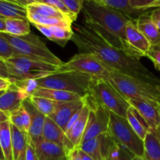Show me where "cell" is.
Masks as SVG:
<instances>
[{
	"instance_id": "f546056e",
	"label": "cell",
	"mask_w": 160,
	"mask_h": 160,
	"mask_svg": "<svg viewBox=\"0 0 160 160\" xmlns=\"http://www.w3.org/2000/svg\"><path fill=\"white\" fill-rule=\"evenodd\" d=\"M6 31L5 32L12 35L22 36L31 33L30 22L28 19H5Z\"/></svg>"
},
{
	"instance_id": "db71d44e",
	"label": "cell",
	"mask_w": 160,
	"mask_h": 160,
	"mask_svg": "<svg viewBox=\"0 0 160 160\" xmlns=\"http://www.w3.org/2000/svg\"><path fill=\"white\" fill-rule=\"evenodd\" d=\"M159 45H160V44H159Z\"/></svg>"
},
{
	"instance_id": "6da1fadb",
	"label": "cell",
	"mask_w": 160,
	"mask_h": 160,
	"mask_svg": "<svg viewBox=\"0 0 160 160\" xmlns=\"http://www.w3.org/2000/svg\"><path fill=\"white\" fill-rule=\"evenodd\" d=\"M71 40L80 52L96 56L109 70L160 88V80L141 62L140 58L112 46L97 31L86 24L74 23Z\"/></svg>"
},
{
	"instance_id": "d6a6232c",
	"label": "cell",
	"mask_w": 160,
	"mask_h": 160,
	"mask_svg": "<svg viewBox=\"0 0 160 160\" xmlns=\"http://www.w3.org/2000/svg\"><path fill=\"white\" fill-rule=\"evenodd\" d=\"M31 102L34 107L45 117H49L55 112L58 105L61 102H56L42 97L31 96L30 98Z\"/></svg>"
},
{
	"instance_id": "277c9868",
	"label": "cell",
	"mask_w": 160,
	"mask_h": 160,
	"mask_svg": "<svg viewBox=\"0 0 160 160\" xmlns=\"http://www.w3.org/2000/svg\"><path fill=\"white\" fill-rule=\"evenodd\" d=\"M95 78L78 71H59L40 79L34 80L37 87L72 92L84 98L89 95Z\"/></svg>"
},
{
	"instance_id": "5bb4252c",
	"label": "cell",
	"mask_w": 160,
	"mask_h": 160,
	"mask_svg": "<svg viewBox=\"0 0 160 160\" xmlns=\"http://www.w3.org/2000/svg\"><path fill=\"white\" fill-rule=\"evenodd\" d=\"M112 138L109 131L83 142L79 148L95 160H106Z\"/></svg>"
},
{
	"instance_id": "ac0fdd59",
	"label": "cell",
	"mask_w": 160,
	"mask_h": 160,
	"mask_svg": "<svg viewBox=\"0 0 160 160\" xmlns=\"http://www.w3.org/2000/svg\"><path fill=\"white\" fill-rule=\"evenodd\" d=\"M28 95L12 83L10 87L0 95V110L10 115L22 106Z\"/></svg>"
},
{
	"instance_id": "4316f807",
	"label": "cell",
	"mask_w": 160,
	"mask_h": 160,
	"mask_svg": "<svg viewBox=\"0 0 160 160\" xmlns=\"http://www.w3.org/2000/svg\"><path fill=\"white\" fill-rule=\"evenodd\" d=\"M92 1L99 3V4L106 6V7L111 8V9L123 12L132 19H138V17L142 15L143 12H147V11L144 12V11L133 9L130 6L129 0H92Z\"/></svg>"
},
{
	"instance_id": "9c48e42d",
	"label": "cell",
	"mask_w": 160,
	"mask_h": 160,
	"mask_svg": "<svg viewBox=\"0 0 160 160\" xmlns=\"http://www.w3.org/2000/svg\"><path fill=\"white\" fill-rule=\"evenodd\" d=\"M78 71L88 74L95 79L108 80L109 70L94 55L80 52L59 67V71Z\"/></svg>"
},
{
	"instance_id": "44dd1931",
	"label": "cell",
	"mask_w": 160,
	"mask_h": 160,
	"mask_svg": "<svg viewBox=\"0 0 160 160\" xmlns=\"http://www.w3.org/2000/svg\"><path fill=\"white\" fill-rule=\"evenodd\" d=\"M11 133L13 160H25L27 147L30 141L28 134L23 133L12 123Z\"/></svg>"
},
{
	"instance_id": "1f68e13d",
	"label": "cell",
	"mask_w": 160,
	"mask_h": 160,
	"mask_svg": "<svg viewBox=\"0 0 160 160\" xmlns=\"http://www.w3.org/2000/svg\"><path fill=\"white\" fill-rule=\"evenodd\" d=\"M9 121L23 133L28 134L31 126V117L23 105L9 115Z\"/></svg>"
},
{
	"instance_id": "603a6c76",
	"label": "cell",
	"mask_w": 160,
	"mask_h": 160,
	"mask_svg": "<svg viewBox=\"0 0 160 160\" xmlns=\"http://www.w3.org/2000/svg\"><path fill=\"white\" fill-rule=\"evenodd\" d=\"M32 96L42 97L48 98L56 102H72L81 99V96L72 92H65L57 89L45 88L37 87L32 94Z\"/></svg>"
},
{
	"instance_id": "ba28073f",
	"label": "cell",
	"mask_w": 160,
	"mask_h": 160,
	"mask_svg": "<svg viewBox=\"0 0 160 160\" xmlns=\"http://www.w3.org/2000/svg\"><path fill=\"white\" fill-rule=\"evenodd\" d=\"M109 133L116 143L134 156H143L144 141L134 132L127 118L110 112Z\"/></svg>"
},
{
	"instance_id": "60d3db41",
	"label": "cell",
	"mask_w": 160,
	"mask_h": 160,
	"mask_svg": "<svg viewBox=\"0 0 160 160\" xmlns=\"http://www.w3.org/2000/svg\"><path fill=\"white\" fill-rule=\"evenodd\" d=\"M151 17L152 21L160 31V7L154 9L151 12Z\"/></svg>"
},
{
	"instance_id": "7c38bea8",
	"label": "cell",
	"mask_w": 160,
	"mask_h": 160,
	"mask_svg": "<svg viewBox=\"0 0 160 160\" xmlns=\"http://www.w3.org/2000/svg\"><path fill=\"white\" fill-rule=\"evenodd\" d=\"M131 106L135 108L151 128L156 131L160 128V103L156 100L128 99Z\"/></svg>"
},
{
	"instance_id": "7402d4cb",
	"label": "cell",
	"mask_w": 160,
	"mask_h": 160,
	"mask_svg": "<svg viewBox=\"0 0 160 160\" xmlns=\"http://www.w3.org/2000/svg\"><path fill=\"white\" fill-rule=\"evenodd\" d=\"M42 138L48 142L58 144L66 148L65 132L49 117H46L45 118L42 130Z\"/></svg>"
},
{
	"instance_id": "7bdbcfd3",
	"label": "cell",
	"mask_w": 160,
	"mask_h": 160,
	"mask_svg": "<svg viewBox=\"0 0 160 160\" xmlns=\"http://www.w3.org/2000/svg\"><path fill=\"white\" fill-rule=\"evenodd\" d=\"M70 160H81L79 153V148H76L71 151L70 154Z\"/></svg>"
},
{
	"instance_id": "3957f363",
	"label": "cell",
	"mask_w": 160,
	"mask_h": 160,
	"mask_svg": "<svg viewBox=\"0 0 160 160\" xmlns=\"http://www.w3.org/2000/svg\"><path fill=\"white\" fill-rule=\"evenodd\" d=\"M0 36L9 43L13 55L24 56L60 67L63 64L59 58L53 54L45 43L34 34L17 36L0 31Z\"/></svg>"
},
{
	"instance_id": "7dc6e473",
	"label": "cell",
	"mask_w": 160,
	"mask_h": 160,
	"mask_svg": "<svg viewBox=\"0 0 160 160\" xmlns=\"http://www.w3.org/2000/svg\"><path fill=\"white\" fill-rule=\"evenodd\" d=\"M6 31V24H5V19H0V31Z\"/></svg>"
},
{
	"instance_id": "f907efd6",
	"label": "cell",
	"mask_w": 160,
	"mask_h": 160,
	"mask_svg": "<svg viewBox=\"0 0 160 160\" xmlns=\"http://www.w3.org/2000/svg\"><path fill=\"white\" fill-rule=\"evenodd\" d=\"M6 1H9V2H11L16 3V4H19V5H20V0H6Z\"/></svg>"
},
{
	"instance_id": "8d00e7d4",
	"label": "cell",
	"mask_w": 160,
	"mask_h": 160,
	"mask_svg": "<svg viewBox=\"0 0 160 160\" xmlns=\"http://www.w3.org/2000/svg\"><path fill=\"white\" fill-rule=\"evenodd\" d=\"M61 1L68 8L75 18H77L79 12L82 10L84 0H61Z\"/></svg>"
},
{
	"instance_id": "cb8c5ba5",
	"label": "cell",
	"mask_w": 160,
	"mask_h": 160,
	"mask_svg": "<svg viewBox=\"0 0 160 160\" xmlns=\"http://www.w3.org/2000/svg\"><path fill=\"white\" fill-rule=\"evenodd\" d=\"M145 160H160V131L159 129L148 133L144 140Z\"/></svg>"
},
{
	"instance_id": "f5cc1de1",
	"label": "cell",
	"mask_w": 160,
	"mask_h": 160,
	"mask_svg": "<svg viewBox=\"0 0 160 160\" xmlns=\"http://www.w3.org/2000/svg\"><path fill=\"white\" fill-rule=\"evenodd\" d=\"M159 103H160V92H159ZM159 131H160V128H159Z\"/></svg>"
},
{
	"instance_id": "52a82bcc",
	"label": "cell",
	"mask_w": 160,
	"mask_h": 160,
	"mask_svg": "<svg viewBox=\"0 0 160 160\" xmlns=\"http://www.w3.org/2000/svg\"><path fill=\"white\" fill-rule=\"evenodd\" d=\"M89 95L109 112L127 118V111L131 105L109 80H94L91 85Z\"/></svg>"
},
{
	"instance_id": "4dcf8cb0",
	"label": "cell",
	"mask_w": 160,
	"mask_h": 160,
	"mask_svg": "<svg viewBox=\"0 0 160 160\" xmlns=\"http://www.w3.org/2000/svg\"><path fill=\"white\" fill-rule=\"evenodd\" d=\"M26 8L27 10L32 11V12L40 14V15L44 16V17H54V18L62 19V20H70V21H72L69 17H67V16L64 15L63 13H62V12L59 10H58L57 9L49 6V5L45 4V3L34 2L28 5V6H26Z\"/></svg>"
},
{
	"instance_id": "2e32d148",
	"label": "cell",
	"mask_w": 160,
	"mask_h": 160,
	"mask_svg": "<svg viewBox=\"0 0 160 160\" xmlns=\"http://www.w3.org/2000/svg\"><path fill=\"white\" fill-rule=\"evenodd\" d=\"M32 146L39 160H70V153L58 144L42 138Z\"/></svg>"
},
{
	"instance_id": "ab89813d",
	"label": "cell",
	"mask_w": 160,
	"mask_h": 160,
	"mask_svg": "<svg viewBox=\"0 0 160 160\" xmlns=\"http://www.w3.org/2000/svg\"><path fill=\"white\" fill-rule=\"evenodd\" d=\"M0 77L6 79H10V76L8 72L7 66H6V60L0 57Z\"/></svg>"
},
{
	"instance_id": "c3c4849f",
	"label": "cell",
	"mask_w": 160,
	"mask_h": 160,
	"mask_svg": "<svg viewBox=\"0 0 160 160\" xmlns=\"http://www.w3.org/2000/svg\"><path fill=\"white\" fill-rule=\"evenodd\" d=\"M0 160H5L4 155H3L2 150V148H1V145H0Z\"/></svg>"
},
{
	"instance_id": "d6986e66",
	"label": "cell",
	"mask_w": 160,
	"mask_h": 160,
	"mask_svg": "<svg viewBox=\"0 0 160 160\" xmlns=\"http://www.w3.org/2000/svg\"><path fill=\"white\" fill-rule=\"evenodd\" d=\"M136 23L139 31L143 34L151 45L160 44V31L152 21L151 12H145L136 19Z\"/></svg>"
},
{
	"instance_id": "8992f818",
	"label": "cell",
	"mask_w": 160,
	"mask_h": 160,
	"mask_svg": "<svg viewBox=\"0 0 160 160\" xmlns=\"http://www.w3.org/2000/svg\"><path fill=\"white\" fill-rule=\"evenodd\" d=\"M108 80L126 100L159 101L160 88L111 70H109V78Z\"/></svg>"
},
{
	"instance_id": "e0dca14e",
	"label": "cell",
	"mask_w": 160,
	"mask_h": 160,
	"mask_svg": "<svg viewBox=\"0 0 160 160\" xmlns=\"http://www.w3.org/2000/svg\"><path fill=\"white\" fill-rule=\"evenodd\" d=\"M22 105L27 109L31 117V126L28 131V136L30 138V143L33 145L42 138V130L46 117L34 107L30 98L25 99Z\"/></svg>"
},
{
	"instance_id": "681fc988",
	"label": "cell",
	"mask_w": 160,
	"mask_h": 160,
	"mask_svg": "<svg viewBox=\"0 0 160 160\" xmlns=\"http://www.w3.org/2000/svg\"><path fill=\"white\" fill-rule=\"evenodd\" d=\"M132 160H145L144 158L142 156H134V157L132 158Z\"/></svg>"
},
{
	"instance_id": "4fadbf2b",
	"label": "cell",
	"mask_w": 160,
	"mask_h": 160,
	"mask_svg": "<svg viewBox=\"0 0 160 160\" xmlns=\"http://www.w3.org/2000/svg\"><path fill=\"white\" fill-rule=\"evenodd\" d=\"M125 33L127 42L131 52L139 58L145 57L152 45L138 28L136 19H131L128 22Z\"/></svg>"
},
{
	"instance_id": "e575fe53",
	"label": "cell",
	"mask_w": 160,
	"mask_h": 160,
	"mask_svg": "<svg viewBox=\"0 0 160 160\" xmlns=\"http://www.w3.org/2000/svg\"><path fill=\"white\" fill-rule=\"evenodd\" d=\"M41 2L57 9L62 13L67 16V17H69L73 22L76 20L77 18H75L74 16L72 14V12L69 10L68 8L64 5V3L61 0H41Z\"/></svg>"
},
{
	"instance_id": "30bf717a",
	"label": "cell",
	"mask_w": 160,
	"mask_h": 160,
	"mask_svg": "<svg viewBox=\"0 0 160 160\" xmlns=\"http://www.w3.org/2000/svg\"><path fill=\"white\" fill-rule=\"evenodd\" d=\"M84 98L90 109V112L81 144L108 132L110 121V112L106 108L98 104L89 95Z\"/></svg>"
},
{
	"instance_id": "74e56055",
	"label": "cell",
	"mask_w": 160,
	"mask_h": 160,
	"mask_svg": "<svg viewBox=\"0 0 160 160\" xmlns=\"http://www.w3.org/2000/svg\"><path fill=\"white\" fill-rule=\"evenodd\" d=\"M14 52L12 47L9 45L5 39L0 36V57L6 60L13 56Z\"/></svg>"
},
{
	"instance_id": "836d02e7",
	"label": "cell",
	"mask_w": 160,
	"mask_h": 160,
	"mask_svg": "<svg viewBox=\"0 0 160 160\" xmlns=\"http://www.w3.org/2000/svg\"><path fill=\"white\" fill-rule=\"evenodd\" d=\"M134 156L128 150L112 141L108 150L106 160H132Z\"/></svg>"
},
{
	"instance_id": "816d5d0a",
	"label": "cell",
	"mask_w": 160,
	"mask_h": 160,
	"mask_svg": "<svg viewBox=\"0 0 160 160\" xmlns=\"http://www.w3.org/2000/svg\"><path fill=\"white\" fill-rule=\"evenodd\" d=\"M0 19H6V18H5L4 17H2V16L0 15Z\"/></svg>"
},
{
	"instance_id": "d590c367",
	"label": "cell",
	"mask_w": 160,
	"mask_h": 160,
	"mask_svg": "<svg viewBox=\"0 0 160 160\" xmlns=\"http://www.w3.org/2000/svg\"><path fill=\"white\" fill-rule=\"evenodd\" d=\"M145 57L148 58L153 62L156 70L160 72V45L151 46Z\"/></svg>"
},
{
	"instance_id": "5b68a950",
	"label": "cell",
	"mask_w": 160,
	"mask_h": 160,
	"mask_svg": "<svg viewBox=\"0 0 160 160\" xmlns=\"http://www.w3.org/2000/svg\"><path fill=\"white\" fill-rule=\"evenodd\" d=\"M11 81L36 80L59 71V67L13 55L6 60Z\"/></svg>"
},
{
	"instance_id": "83f0119b",
	"label": "cell",
	"mask_w": 160,
	"mask_h": 160,
	"mask_svg": "<svg viewBox=\"0 0 160 160\" xmlns=\"http://www.w3.org/2000/svg\"><path fill=\"white\" fill-rule=\"evenodd\" d=\"M0 145L5 160H13L11 122L9 120L0 123Z\"/></svg>"
},
{
	"instance_id": "9a60e30c",
	"label": "cell",
	"mask_w": 160,
	"mask_h": 160,
	"mask_svg": "<svg viewBox=\"0 0 160 160\" xmlns=\"http://www.w3.org/2000/svg\"><path fill=\"white\" fill-rule=\"evenodd\" d=\"M84 106V98L72 102H61L58 105L55 112L49 116L52 120H54L66 132L67 126L70 119L81 110Z\"/></svg>"
},
{
	"instance_id": "484cf974",
	"label": "cell",
	"mask_w": 160,
	"mask_h": 160,
	"mask_svg": "<svg viewBox=\"0 0 160 160\" xmlns=\"http://www.w3.org/2000/svg\"><path fill=\"white\" fill-rule=\"evenodd\" d=\"M28 11V20L32 24H38L47 27H59V28L71 29L73 22L69 20L54 18V17H44L38 13Z\"/></svg>"
},
{
	"instance_id": "ffe728a7",
	"label": "cell",
	"mask_w": 160,
	"mask_h": 160,
	"mask_svg": "<svg viewBox=\"0 0 160 160\" xmlns=\"http://www.w3.org/2000/svg\"><path fill=\"white\" fill-rule=\"evenodd\" d=\"M43 35L49 40L56 42L61 47H65L67 42L73 37V29L59 28V27H47L38 24H33Z\"/></svg>"
},
{
	"instance_id": "d4e9b609",
	"label": "cell",
	"mask_w": 160,
	"mask_h": 160,
	"mask_svg": "<svg viewBox=\"0 0 160 160\" xmlns=\"http://www.w3.org/2000/svg\"><path fill=\"white\" fill-rule=\"evenodd\" d=\"M127 120L134 132L143 141L145 140L148 133L152 131L151 128L148 126L145 119L142 117L138 111L132 106H130L127 111Z\"/></svg>"
},
{
	"instance_id": "f6af8a7d",
	"label": "cell",
	"mask_w": 160,
	"mask_h": 160,
	"mask_svg": "<svg viewBox=\"0 0 160 160\" xmlns=\"http://www.w3.org/2000/svg\"><path fill=\"white\" fill-rule=\"evenodd\" d=\"M20 5L23 6H28V5L31 4V3H34V2H42L41 0H20Z\"/></svg>"
},
{
	"instance_id": "7a4b0ae2",
	"label": "cell",
	"mask_w": 160,
	"mask_h": 160,
	"mask_svg": "<svg viewBox=\"0 0 160 160\" xmlns=\"http://www.w3.org/2000/svg\"><path fill=\"white\" fill-rule=\"evenodd\" d=\"M82 11L84 24L97 31L112 46L136 56L128 47L125 33L127 23L131 17L92 0H84Z\"/></svg>"
},
{
	"instance_id": "b9f144b4",
	"label": "cell",
	"mask_w": 160,
	"mask_h": 160,
	"mask_svg": "<svg viewBox=\"0 0 160 160\" xmlns=\"http://www.w3.org/2000/svg\"><path fill=\"white\" fill-rule=\"evenodd\" d=\"M12 84L11 79H6L0 77V92L7 90Z\"/></svg>"
},
{
	"instance_id": "f1b7e54d",
	"label": "cell",
	"mask_w": 160,
	"mask_h": 160,
	"mask_svg": "<svg viewBox=\"0 0 160 160\" xmlns=\"http://www.w3.org/2000/svg\"><path fill=\"white\" fill-rule=\"evenodd\" d=\"M0 15L6 19H28V11L27 8L21 5L0 0Z\"/></svg>"
},
{
	"instance_id": "f35d334b",
	"label": "cell",
	"mask_w": 160,
	"mask_h": 160,
	"mask_svg": "<svg viewBox=\"0 0 160 160\" xmlns=\"http://www.w3.org/2000/svg\"><path fill=\"white\" fill-rule=\"evenodd\" d=\"M25 160H39L38 157L36 152L34 150V148L31 145L29 141L28 147H27L26 151V156H25Z\"/></svg>"
},
{
	"instance_id": "ee69618b",
	"label": "cell",
	"mask_w": 160,
	"mask_h": 160,
	"mask_svg": "<svg viewBox=\"0 0 160 160\" xmlns=\"http://www.w3.org/2000/svg\"><path fill=\"white\" fill-rule=\"evenodd\" d=\"M9 120V115L3 111L0 110V123Z\"/></svg>"
},
{
	"instance_id": "bcb514c9",
	"label": "cell",
	"mask_w": 160,
	"mask_h": 160,
	"mask_svg": "<svg viewBox=\"0 0 160 160\" xmlns=\"http://www.w3.org/2000/svg\"><path fill=\"white\" fill-rule=\"evenodd\" d=\"M79 153H80V156H81V160H95V159H92V157H90L88 155L86 154L85 152H84L83 151H81L80 148H79Z\"/></svg>"
},
{
	"instance_id": "8fae6325",
	"label": "cell",
	"mask_w": 160,
	"mask_h": 160,
	"mask_svg": "<svg viewBox=\"0 0 160 160\" xmlns=\"http://www.w3.org/2000/svg\"><path fill=\"white\" fill-rule=\"evenodd\" d=\"M89 112L90 109L84 102L82 109L77 112L67 124L65 132L66 149L70 153L81 145L88 120Z\"/></svg>"
}]
</instances>
